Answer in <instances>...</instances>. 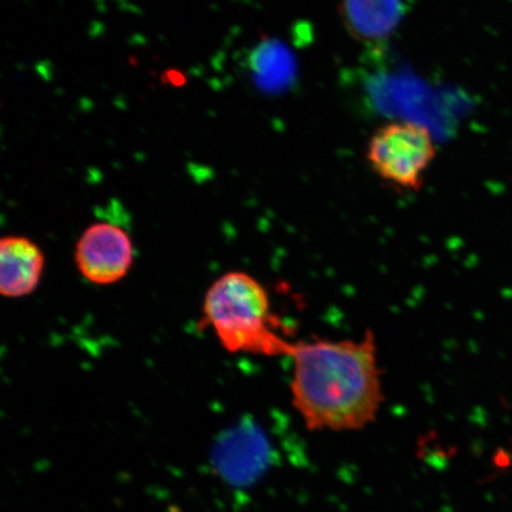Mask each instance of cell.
Masks as SVG:
<instances>
[{
    "label": "cell",
    "mask_w": 512,
    "mask_h": 512,
    "mask_svg": "<svg viewBox=\"0 0 512 512\" xmlns=\"http://www.w3.org/2000/svg\"><path fill=\"white\" fill-rule=\"evenodd\" d=\"M134 245L130 234L113 222L91 224L75 246V265L88 283L114 285L123 280L134 264Z\"/></svg>",
    "instance_id": "4"
},
{
    "label": "cell",
    "mask_w": 512,
    "mask_h": 512,
    "mask_svg": "<svg viewBox=\"0 0 512 512\" xmlns=\"http://www.w3.org/2000/svg\"><path fill=\"white\" fill-rule=\"evenodd\" d=\"M341 16L350 34L366 43L387 40L405 17L403 0H342Z\"/></svg>",
    "instance_id": "6"
},
{
    "label": "cell",
    "mask_w": 512,
    "mask_h": 512,
    "mask_svg": "<svg viewBox=\"0 0 512 512\" xmlns=\"http://www.w3.org/2000/svg\"><path fill=\"white\" fill-rule=\"evenodd\" d=\"M46 258L40 246L25 236L0 241V293L5 298L30 296L40 286Z\"/></svg>",
    "instance_id": "5"
},
{
    "label": "cell",
    "mask_w": 512,
    "mask_h": 512,
    "mask_svg": "<svg viewBox=\"0 0 512 512\" xmlns=\"http://www.w3.org/2000/svg\"><path fill=\"white\" fill-rule=\"evenodd\" d=\"M366 157L383 182L395 189L418 191L437 157V146L427 127L412 121H393L377 128Z\"/></svg>",
    "instance_id": "3"
},
{
    "label": "cell",
    "mask_w": 512,
    "mask_h": 512,
    "mask_svg": "<svg viewBox=\"0 0 512 512\" xmlns=\"http://www.w3.org/2000/svg\"><path fill=\"white\" fill-rule=\"evenodd\" d=\"M203 318L224 349L233 354L288 357L292 343L279 331L270 294L253 275L232 271L209 287Z\"/></svg>",
    "instance_id": "2"
},
{
    "label": "cell",
    "mask_w": 512,
    "mask_h": 512,
    "mask_svg": "<svg viewBox=\"0 0 512 512\" xmlns=\"http://www.w3.org/2000/svg\"><path fill=\"white\" fill-rule=\"evenodd\" d=\"M292 405L311 432H350L377 418L384 400L376 338H315L291 345Z\"/></svg>",
    "instance_id": "1"
}]
</instances>
